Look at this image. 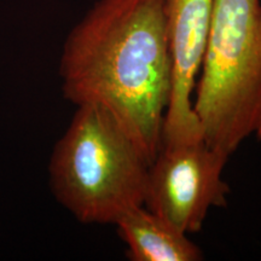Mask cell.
Masks as SVG:
<instances>
[{"instance_id":"obj_3","label":"cell","mask_w":261,"mask_h":261,"mask_svg":"<svg viewBox=\"0 0 261 261\" xmlns=\"http://www.w3.org/2000/svg\"><path fill=\"white\" fill-rule=\"evenodd\" d=\"M192 108L203 140L230 158L261 108V2L214 0Z\"/></svg>"},{"instance_id":"obj_4","label":"cell","mask_w":261,"mask_h":261,"mask_svg":"<svg viewBox=\"0 0 261 261\" xmlns=\"http://www.w3.org/2000/svg\"><path fill=\"white\" fill-rule=\"evenodd\" d=\"M227 159L203 139L162 144L149 167L144 205L182 232H198L211 208L227 204Z\"/></svg>"},{"instance_id":"obj_6","label":"cell","mask_w":261,"mask_h":261,"mask_svg":"<svg viewBox=\"0 0 261 261\" xmlns=\"http://www.w3.org/2000/svg\"><path fill=\"white\" fill-rule=\"evenodd\" d=\"M117 233L133 261H198L203 254L182 232L145 205L130 208L116 223Z\"/></svg>"},{"instance_id":"obj_2","label":"cell","mask_w":261,"mask_h":261,"mask_svg":"<svg viewBox=\"0 0 261 261\" xmlns=\"http://www.w3.org/2000/svg\"><path fill=\"white\" fill-rule=\"evenodd\" d=\"M76 107L52 151L51 190L81 223L115 224L130 208L144 205L151 163L107 108Z\"/></svg>"},{"instance_id":"obj_7","label":"cell","mask_w":261,"mask_h":261,"mask_svg":"<svg viewBox=\"0 0 261 261\" xmlns=\"http://www.w3.org/2000/svg\"><path fill=\"white\" fill-rule=\"evenodd\" d=\"M255 133H256L257 138L261 139V108H260L259 117H257V122H256V128H255Z\"/></svg>"},{"instance_id":"obj_1","label":"cell","mask_w":261,"mask_h":261,"mask_svg":"<svg viewBox=\"0 0 261 261\" xmlns=\"http://www.w3.org/2000/svg\"><path fill=\"white\" fill-rule=\"evenodd\" d=\"M60 75L69 102L107 108L151 163L172 91L165 0H98L68 34Z\"/></svg>"},{"instance_id":"obj_5","label":"cell","mask_w":261,"mask_h":261,"mask_svg":"<svg viewBox=\"0 0 261 261\" xmlns=\"http://www.w3.org/2000/svg\"><path fill=\"white\" fill-rule=\"evenodd\" d=\"M213 5L214 0H165L172 91L163 120L162 144L203 139L192 108V93L207 45Z\"/></svg>"}]
</instances>
